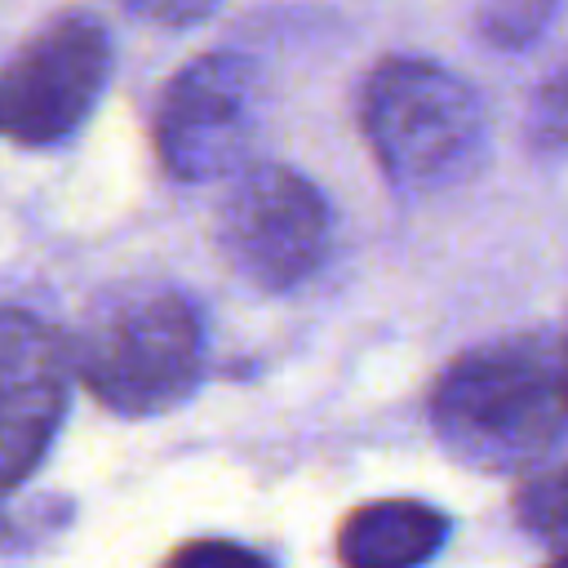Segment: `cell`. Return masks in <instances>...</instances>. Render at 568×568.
<instances>
[{"instance_id":"cell-9","label":"cell","mask_w":568,"mask_h":568,"mask_svg":"<svg viewBox=\"0 0 568 568\" xmlns=\"http://www.w3.org/2000/svg\"><path fill=\"white\" fill-rule=\"evenodd\" d=\"M555 9L559 0H484L475 13V31L488 49L515 53V49H528L546 31Z\"/></svg>"},{"instance_id":"cell-1","label":"cell","mask_w":568,"mask_h":568,"mask_svg":"<svg viewBox=\"0 0 568 568\" xmlns=\"http://www.w3.org/2000/svg\"><path fill=\"white\" fill-rule=\"evenodd\" d=\"M435 435L479 470H524L568 439V333H515L457 355L430 390Z\"/></svg>"},{"instance_id":"cell-5","label":"cell","mask_w":568,"mask_h":568,"mask_svg":"<svg viewBox=\"0 0 568 568\" xmlns=\"http://www.w3.org/2000/svg\"><path fill=\"white\" fill-rule=\"evenodd\" d=\"M328 235V200L284 164H244L217 204V248L226 266L266 293L297 288L315 275Z\"/></svg>"},{"instance_id":"cell-3","label":"cell","mask_w":568,"mask_h":568,"mask_svg":"<svg viewBox=\"0 0 568 568\" xmlns=\"http://www.w3.org/2000/svg\"><path fill=\"white\" fill-rule=\"evenodd\" d=\"M359 129L382 173L413 195L470 178L488 138L479 93L426 58H382L368 71Z\"/></svg>"},{"instance_id":"cell-7","label":"cell","mask_w":568,"mask_h":568,"mask_svg":"<svg viewBox=\"0 0 568 568\" xmlns=\"http://www.w3.org/2000/svg\"><path fill=\"white\" fill-rule=\"evenodd\" d=\"M75 359L71 342L31 311L9 306L0 320V377H4V422H0V470L18 488L27 470L44 457L71 386Z\"/></svg>"},{"instance_id":"cell-4","label":"cell","mask_w":568,"mask_h":568,"mask_svg":"<svg viewBox=\"0 0 568 568\" xmlns=\"http://www.w3.org/2000/svg\"><path fill=\"white\" fill-rule=\"evenodd\" d=\"M111 62V36L93 13L67 9L44 18L4 62L0 124L9 142L31 151L67 142L98 106Z\"/></svg>"},{"instance_id":"cell-6","label":"cell","mask_w":568,"mask_h":568,"mask_svg":"<svg viewBox=\"0 0 568 568\" xmlns=\"http://www.w3.org/2000/svg\"><path fill=\"white\" fill-rule=\"evenodd\" d=\"M257 129V75L244 53L209 49L160 89L151 142L169 178L209 182L240 164Z\"/></svg>"},{"instance_id":"cell-12","label":"cell","mask_w":568,"mask_h":568,"mask_svg":"<svg viewBox=\"0 0 568 568\" xmlns=\"http://www.w3.org/2000/svg\"><path fill=\"white\" fill-rule=\"evenodd\" d=\"M164 568H271V559L235 541H191Z\"/></svg>"},{"instance_id":"cell-13","label":"cell","mask_w":568,"mask_h":568,"mask_svg":"<svg viewBox=\"0 0 568 568\" xmlns=\"http://www.w3.org/2000/svg\"><path fill=\"white\" fill-rule=\"evenodd\" d=\"M129 13L155 22V27H191L200 18H209L222 0H120Z\"/></svg>"},{"instance_id":"cell-14","label":"cell","mask_w":568,"mask_h":568,"mask_svg":"<svg viewBox=\"0 0 568 568\" xmlns=\"http://www.w3.org/2000/svg\"><path fill=\"white\" fill-rule=\"evenodd\" d=\"M546 568H568V550H564V555H559V559H550V564H546Z\"/></svg>"},{"instance_id":"cell-10","label":"cell","mask_w":568,"mask_h":568,"mask_svg":"<svg viewBox=\"0 0 568 568\" xmlns=\"http://www.w3.org/2000/svg\"><path fill=\"white\" fill-rule=\"evenodd\" d=\"M515 515L528 532L568 550V462L524 479L515 493Z\"/></svg>"},{"instance_id":"cell-2","label":"cell","mask_w":568,"mask_h":568,"mask_svg":"<svg viewBox=\"0 0 568 568\" xmlns=\"http://www.w3.org/2000/svg\"><path fill=\"white\" fill-rule=\"evenodd\" d=\"M71 359L98 404L120 417H151L195 390L204 324L182 288L120 284L89 306Z\"/></svg>"},{"instance_id":"cell-11","label":"cell","mask_w":568,"mask_h":568,"mask_svg":"<svg viewBox=\"0 0 568 568\" xmlns=\"http://www.w3.org/2000/svg\"><path fill=\"white\" fill-rule=\"evenodd\" d=\"M524 138L537 155H568V62L532 93Z\"/></svg>"},{"instance_id":"cell-8","label":"cell","mask_w":568,"mask_h":568,"mask_svg":"<svg viewBox=\"0 0 568 568\" xmlns=\"http://www.w3.org/2000/svg\"><path fill=\"white\" fill-rule=\"evenodd\" d=\"M448 537V519L408 497L368 501L346 515L337 550L346 568H422Z\"/></svg>"}]
</instances>
